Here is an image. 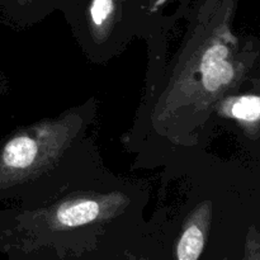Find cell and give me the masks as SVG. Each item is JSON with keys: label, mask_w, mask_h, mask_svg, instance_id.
Returning <instances> with one entry per match:
<instances>
[{"label": "cell", "mask_w": 260, "mask_h": 260, "mask_svg": "<svg viewBox=\"0 0 260 260\" xmlns=\"http://www.w3.org/2000/svg\"><path fill=\"white\" fill-rule=\"evenodd\" d=\"M213 114L217 128L233 132L249 159L260 162V81L223 96Z\"/></svg>", "instance_id": "52a82bcc"}, {"label": "cell", "mask_w": 260, "mask_h": 260, "mask_svg": "<svg viewBox=\"0 0 260 260\" xmlns=\"http://www.w3.org/2000/svg\"><path fill=\"white\" fill-rule=\"evenodd\" d=\"M86 60L106 65L137 38L129 0H71L62 12Z\"/></svg>", "instance_id": "5b68a950"}, {"label": "cell", "mask_w": 260, "mask_h": 260, "mask_svg": "<svg viewBox=\"0 0 260 260\" xmlns=\"http://www.w3.org/2000/svg\"><path fill=\"white\" fill-rule=\"evenodd\" d=\"M95 96L19 126L0 141V200L30 205L104 168L94 127Z\"/></svg>", "instance_id": "277c9868"}, {"label": "cell", "mask_w": 260, "mask_h": 260, "mask_svg": "<svg viewBox=\"0 0 260 260\" xmlns=\"http://www.w3.org/2000/svg\"><path fill=\"white\" fill-rule=\"evenodd\" d=\"M260 222L251 223L244 239L241 260H260Z\"/></svg>", "instance_id": "9c48e42d"}, {"label": "cell", "mask_w": 260, "mask_h": 260, "mask_svg": "<svg viewBox=\"0 0 260 260\" xmlns=\"http://www.w3.org/2000/svg\"><path fill=\"white\" fill-rule=\"evenodd\" d=\"M71 0H0V20L13 29H27L53 13H62Z\"/></svg>", "instance_id": "ba28073f"}, {"label": "cell", "mask_w": 260, "mask_h": 260, "mask_svg": "<svg viewBox=\"0 0 260 260\" xmlns=\"http://www.w3.org/2000/svg\"><path fill=\"white\" fill-rule=\"evenodd\" d=\"M147 236L162 259L202 260L217 235L260 221V174L241 159L198 150L161 167Z\"/></svg>", "instance_id": "3957f363"}, {"label": "cell", "mask_w": 260, "mask_h": 260, "mask_svg": "<svg viewBox=\"0 0 260 260\" xmlns=\"http://www.w3.org/2000/svg\"><path fill=\"white\" fill-rule=\"evenodd\" d=\"M9 208L8 210H0V239H2L5 225H7L8 220H9Z\"/></svg>", "instance_id": "8fae6325"}, {"label": "cell", "mask_w": 260, "mask_h": 260, "mask_svg": "<svg viewBox=\"0 0 260 260\" xmlns=\"http://www.w3.org/2000/svg\"><path fill=\"white\" fill-rule=\"evenodd\" d=\"M193 0H129L137 38L147 46V70L145 81L156 78L164 69L169 35L185 19Z\"/></svg>", "instance_id": "8992f818"}, {"label": "cell", "mask_w": 260, "mask_h": 260, "mask_svg": "<svg viewBox=\"0 0 260 260\" xmlns=\"http://www.w3.org/2000/svg\"><path fill=\"white\" fill-rule=\"evenodd\" d=\"M8 90H9V79L0 70V96L4 95Z\"/></svg>", "instance_id": "30bf717a"}, {"label": "cell", "mask_w": 260, "mask_h": 260, "mask_svg": "<svg viewBox=\"0 0 260 260\" xmlns=\"http://www.w3.org/2000/svg\"><path fill=\"white\" fill-rule=\"evenodd\" d=\"M212 260H220V259H217V258H213Z\"/></svg>", "instance_id": "7c38bea8"}, {"label": "cell", "mask_w": 260, "mask_h": 260, "mask_svg": "<svg viewBox=\"0 0 260 260\" xmlns=\"http://www.w3.org/2000/svg\"><path fill=\"white\" fill-rule=\"evenodd\" d=\"M240 0H193L182 41L161 73L144 85L122 146L132 169L154 170L173 157L207 149L216 104L260 81V40L235 32Z\"/></svg>", "instance_id": "6da1fadb"}, {"label": "cell", "mask_w": 260, "mask_h": 260, "mask_svg": "<svg viewBox=\"0 0 260 260\" xmlns=\"http://www.w3.org/2000/svg\"><path fill=\"white\" fill-rule=\"evenodd\" d=\"M150 198L149 182L104 167L10 208L0 251L9 260H121L144 245Z\"/></svg>", "instance_id": "7a4b0ae2"}]
</instances>
